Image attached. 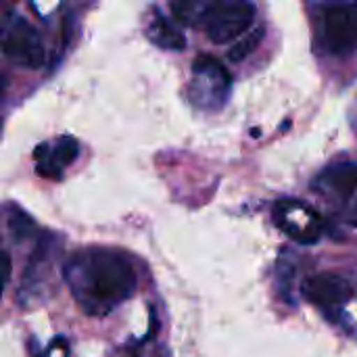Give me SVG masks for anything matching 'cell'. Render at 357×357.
Wrapping results in <instances>:
<instances>
[{
  "label": "cell",
  "mask_w": 357,
  "mask_h": 357,
  "mask_svg": "<svg viewBox=\"0 0 357 357\" xmlns=\"http://www.w3.org/2000/svg\"><path fill=\"white\" fill-rule=\"evenodd\" d=\"M314 188L326 197L354 205L357 201V163H339L324 169L316 178Z\"/></svg>",
  "instance_id": "obj_8"
},
{
  "label": "cell",
  "mask_w": 357,
  "mask_h": 357,
  "mask_svg": "<svg viewBox=\"0 0 357 357\" xmlns=\"http://www.w3.org/2000/svg\"><path fill=\"white\" fill-rule=\"evenodd\" d=\"M274 220L278 228L301 245H314L324 232V222L320 213L307 203L282 199L274 205Z\"/></svg>",
  "instance_id": "obj_5"
},
{
  "label": "cell",
  "mask_w": 357,
  "mask_h": 357,
  "mask_svg": "<svg viewBox=\"0 0 357 357\" xmlns=\"http://www.w3.org/2000/svg\"><path fill=\"white\" fill-rule=\"evenodd\" d=\"M63 274L75 303L88 316L109 314L136 291L134 264L115 249H79L67 259Z\"/></svg>",
  "instance_id": "obj_1"
},
{
  "label": "cell",
  "mask_w": 357,
  "mask_h": 357,
  "mask_svg": "<svg viewBox=\"0 0 357 357\" xmlns=\"http://www.w3.org/2000/svg\"><path fill=\"white\" fill-rule=\"evenodd\" d=\"M264 36H266V27H264V25H259V27H255V29H251V31L243 33V36L234 42V46L230 48L228 59H230L232 63H241V61H245V59H247L251 52H255V48L261 44Z\"/></svg>",
  "instance_id": "obj_13"
},
{
  "label": "cell",
  "mask_w": 357,
  "mask_h": 357,
  "mask_svg": "<svg viewBox=\"0 0 357 357\" xmlns=\"http://www.w3.org/2000/svg\"><path fill=\"white\" fill-rule=\"evenodd\" d=\"M36 161H38V174L44 178H61L63 169L69 167L77 155H79V144L71 136L59 138L54 144H40L36 149Z\"/></svg>",
  "instance_id": "obj_9"
},
{
  "label": "cell",
  "mask_w": 357,
  "mask_h": 357,
  "mask_svg": "<svg viewBox=\"0 0 357 357\" xmlns=\"http://www.w3.org/2000/svg\"><path fill=\"white\" fill-rule=\"evenodd\" d=\"M6 228L15 243H23L36 234V222L19 207L8 205L6 207Z\"/></svg>",
  "instance_id": "obj_12"
},
{
  "label": "cell",
  "mask_w": 357,
  "mask_h": 357,
  "mask_svg": "<svg viewBox=\"0 0 357 357\" xmlns=\"http://www.w3.org/2000/svg\"><path fill=\"white\" fill-rule=\"evenodd\" d=\"M69 356V345H67V341L65 339H54V343L50 345V349H48V354L44 357H67Z\"/></svg>",
  "instance_id": "obj_14"
},
{
  "label": "cell",
  "mask_w": 357,
  "mask_h": 357,
  "mask_svg": "<svg viewBox=\"0 0 357 357\" xmlns=\"http://www.w3.org/2000/svg\"><path fill=\"white\" fill-rule=\"evenodd\" d=\"M10 280V257L4 253V282Z\"/></svg>",
  "instance_id": "obj_15"
},
{
  "label": "cell",
  "mask_w": 357,
  "mask_h": 357,
  "mask_svg": "<svg viewBox=\"0 0 357 357\" xmlns=\"http://www.w3.org/2000/svg\"><path fill=\"white\" fill-rule=\"evenodd\" d=\"M2 50L15 65L23 69H40L46 63L44 42L36 27L23 17H15L6 25L2 36Z\"/></svg>",
  "instance_id": "obj_4"
},
{
  "label": "cell",
  "mask_w": 357,
  "mask_h": 357,
  "mask_svg": "<svg viewBox=\"0 0 357 357\" xmlns=\"http://www.w3.org/2000/svg\"><path fill=\"white\" fill-rule=\"evenodd\" d=\"M301 295L316 307L335 310L351 297V284L347 278L333 272L314 274L301 282Z\"/></svg>",
  "instance_id": "obj_7"
},
{
  "label": "cell",
  "mask_w": 357,
  "mask_h": 357,
  "mask_svg": "<svg viewBox=\"0 0 357 357\" xmlns=\"http://www.w3.org/2000/svg\"><path fill=\"white\" fill-rule=\"evenodd\" d=\"M209 0H169L172 17L186 27H201Z\"/></svg>",
  "instance_id": "obj_11"
},
{
  "label": "cell",
  "mask_w": 357,
  "mask_h": 357,
  "mask_svg": "<svg viewBox=\"0 0 357 357\" xmlns=\"http://www.w3.org/2000/svg\"><path fill=\"white\" fill-rule=\"evenodd\" d=\"M322 46L333 54H345L357 48V0L333 4L322 13Z\"/></svg>",
  "instance_id": "obj_6"
},
{
  "label": "cell",
  "mask_w": 357,
  "mask_h": 357,
  "mask_svg": "<svg viewBox=\"0 0 357 357\" xmlns=\"http://www.w3.org/2000/svg\"><path fill=\"white\" fill-rule=\"evenodd\" d=\"M192 73H195V82L190 86V98L203 109L222 107L232 86V77L226 71V67L218 59L209 54H201L195 61Z\"/></svg>",
  "instance_id": "obj_3"
},
{
  "label": "cell",
  "mask_w": 357,
  "mask_h": 357,
  "mask_svg": "<svg viewBox=\"0 0 357 357\" xmlns=\"http://www.w3.org/2000/svg\"><path fill=\"white\" fill-rule=\"evenodd\" d=\"M146 36L149 40L159 46V48H165V50H184L186 48V38L182 31H178L169 21L167 17L161 15V10H153V17L149 21V27H146Z\"/></svg>",
  "instance_id": "obj_10"
},
{
  "label": "cell",
  "mask_w": 357,
  "mask_h": 357,
  "mask_svg": "<svg viewBox=\"0 0 357 357\" xmlns=\"http://www.w3.org/2000/svg\"><path fill=\"white\" fill-rule=\"evenodd\" d=\"M251 0H209L201 27L213 44H228L247 33L255 21Z\"/></svg>",
  "instance_id": "obj_2"
}]
</instances>
